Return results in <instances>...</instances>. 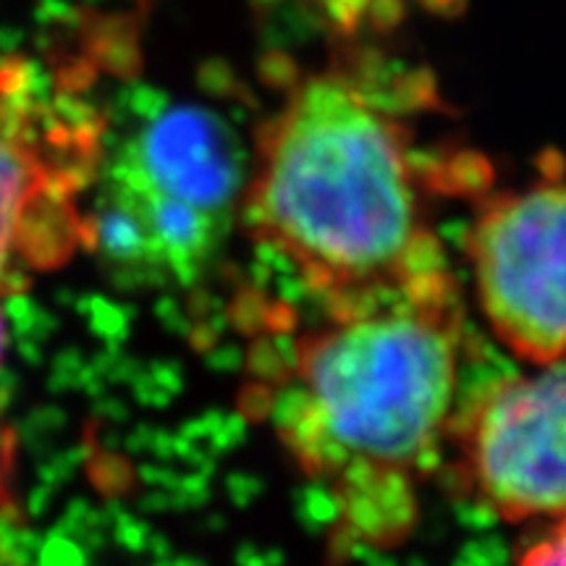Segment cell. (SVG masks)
<instances>
[{"mask_svg": "<svg viewBox=\"0 0 566 566\" xmlns=\"http://www.w3.org/2000/svg\"><path fill=\"white\" fill-rule=\"evenodd\" d=\"M254 394L302 475L334 504L331 546L396 548L420 516L457 405L462 302L449 265L325 310Z\"/></svg>", "mask_w": 566, "mask_h": 566, "instance_id": "1", "label": "cell"}, {"mask_svg": "<svg viewBox=\"0 0 566 566\" xmlns=\"http://www.w3.org/2000/svg\"><path fill=\"white\" fill-rule=\"evenodd\" d=\"M6 342H9V336H6V317H3V307H0V365H3Z\"/></svg>", "mask_w": 566, "mask_h": 566, "instance_id": "9", "label": "cell"}, {"mask_svg": "<svg viewBox=\"0 0 566 566\" xmlns=\"http://www.w3.org/2000/svg\"><path fill=\"white\" fill-rule=\"evenodd\" d=\"M464 254L493 336L522 363H566V179L488 197Z\"/></svg>", "mask_w": 566, "mask_h": 566, "instance_id": "5", "label": "cell"}, {"mask_svg": "<svg viewBox=\"0 0 566 566\" xmlns=\"http://www.w3.org/2000/svg\"><path fill=\"white\" fill-rule=\"evenodd\" d=\"M520 566H566V516H558L556 525L525 551Z\"/></svg>", "mask_w": 566, "mask_h": 566, "instance_id": "7", "label": "cell"}, {"mask_svg": "<svg viewBox=\"0 0 566 566\" xmlns=\"http://www.w3.org/2000/svg\"><path fill=\"white\" fill-rule=\"evenodd\" d=\"M446 438L457 483L493 516H566V363L480 388Z\"/></svg>", "mask_w": 566, "mask_h": 566, "instance_id": "6", "label": "cell"}, {"mask_svg": "<svg viewBox=\"0 0 566 566\" xmlns=\"http://www.w3.org/2000/svg\"><path fill=\"white\" fill-rule=\"evenodd\" d=\"M13 462H17V446L11 430L0 422V525L13 514L17 495H13Z\"/></svg>", "mask_w": 566, "mask_h": 566, "instance_id": "8", "label": "cell"}, {"mask_svg": "<svg viewBox=\"0 0 566 566\" xmlns=\"http://www.w3.org/2000/svg\"><path fill=\"white\" fill-rule=\"evenodd\" d=\"M242 189L223 126L195 108L168 111L103 160L84 247L132 279L187 286L221 252Z\"/></svg>", "mask_w": 566, "mask_h": 566, "instance_id": "3", "label": "cell"}, {"mask_svg": "<svg viewBox=\"0 0 566 566\" xmlns=\"http://www.w3.org/2000/svg\"><path fill=\"white\" fill-rule=\"evenodd\" d=\"M239 221L325 310L446 265L424 223L409 132L336 71L302 80L260 129Z\"/></svg>", "mask_w": 566, "mask_h": 566, "instance_id": "2", "label": "cell"}, {"mask_svg": "<svg viewBox=\"0 0 566 566\" xmlns=\"http://www.w3.org/2000/svg\"><path fill=\"white\" fill-rule=\"evenodd\" d=\"M103 134L101 113L42 61H0V296L24 292L84 247Z\"/></svg>", "mask_w": 566, "mask_h": 566, "instance_id": "4", "label": "cell"}]
</instances>
